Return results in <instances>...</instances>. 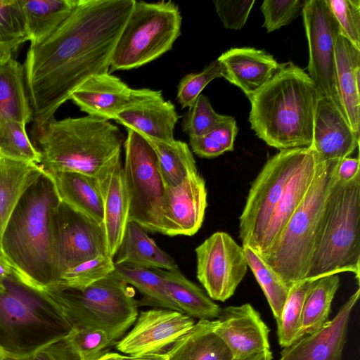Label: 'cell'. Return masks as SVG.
Listing matches in <instances>:
<instances>
[{"label": "cell", "instance_id": "obj_1", "mask_svg": "<svg viewBox=\"0 0 360 360\" xmlns=\"http://www.w3.org/2000/svg\"><path fill=\"white\" fill-rule=\"evenodd\" d=\"M135 0H79L49 37L30 44L23 65L32 129L46 123L90 77L109 72Z\"/></svg>", "mask_w": 360, "mask_h": 360}, {"label": "cell", "instance_id": "obj_2", "mask_svg": "<svg viewBox=\"0 0 360 360\" xmlns=\"http://www.w3.org/2000/svg\"><path fill=\"white\" fill-rule=\"evenodd\" d=\"M60 200L51 176L44 173L26 190L4 231L0 249L20 285L41 292L58 276L52 243V218Z\"/></svg>", "mask_w": 360, "mask_h": 360}, {"label": "cell", "instance_id": "obj_3", "mask_svg": "<svg viewBox=\"0 0 360 360\" xmlns=\"http://www.w3.org/2000/svg\"><path fill=\"white\" fill-rule=\"evenodd\" d=\"M319 96L315 84L302 68L290 61L279 64L272 77L248 98L251 129L280 150L309 147Z\"/></svg>", "mask_w": 360, "mask_h": 360}, {"label": "cell", "instance_id": "obj_4", "mask_svg": "<svg viewBox=\"0 0 360 360\" xmlns=\"http://www.w3.org/2000/svg\"><path fill=\"white\" fill-rule=\"evenodd\" d=\"M40 166L49 174L73 172L96 177L120 160L123 135L109 120L86 115L56 120L32 129Z\"/></svg>", "mask_w": 360, "mask_h": 360}, {"label": "cell", "instance_id": "obj_5", "mask_svg": "<svg viewBox=\"0 0 360 360\" xmlns=\"http://www.w3.org/2000/svg\"><path fill=\"white\" fill-rule=\"evenodd\" d=\"M340 160L319 162L303 200L276 240L259 255L290 288L306 277Z\"/></svg>", "mask_w": 360, "mask_h": 360}, {"label": "cell", "instance_id": "obj_6", "mask_svg": "<svg viewBox=\"0 0 360 360\" xmlns=\"http://www.w3.org/2000/svg\"><path fill=\"white\" fill-rule=\"evenodd\" d=\"M68 328H91L117 342L135 323L137 300L128 284L114 271L84 289L38 292Z\"/></svg>", "mask_w": 360, "mask_h": 360}, {"label": "cell", "instance_id": "obj_7", "mask_svg": "<svg viewBox=\"0 0 360 360\" xmlns=\"http://www.w3.org/2000/svg\"><path fill=\"white\" fill-rule=\"evenodd\" d=\"M342 272L354 274L359 283L360 174L346 183L336 180L305 278Z\"/></svg>", "mask_w": 360, "mask_h": 360}, {"label": "cell", "instance_id": "obj_8", "mask_svg": "<svg viewBox=\"0 0 360 360\" xmlns=\"http://www.w3.org/2000/svg\"><path fill=\"white\" fill-rule=\"evenodd\" d=\"M181 19L172 1H135L112 51L109 72L139 68L169 51L180 35Z\"/></svg>", "mask_w": 360, "mask_h": 360}, {"label": "cell", "instance_id": "obj_9", "mask_svg": "<svg viewBox=\"0 0 360 360\" xmlns=\"http://www.w3.org/2000/svg\"><path fill=\"white\" fill-rule=\"evenodd\" d=\"M124 146L122 168L129 199L128 221L138 224L146 232L172 236L165 184L152 146L141 134L130 129H127Z\"/></svg>", "mask_w": 360, "mask_h": 360}, {"label": "cell", "instance_id": "obj_10", "mask_svg": "<svg viewBox=\"0 0 360 360\" xmlns=\"http://www.w3.org/2000/svg\"><path fill=\"white\" fill-rule=\"evenodd\" d=\"M309 150V146L281 150L266 162L252 183L239 218L243 245L259 252L275 207Z\"/></svg>", "mask_w": 360, "mask_h": 360}, {"label": "cell", "instance_id": "obj_11", "mask_svg": "<svg viewBox=\"0 0 360 360\" xmlns=\"http://www.w3.org/2000/svg\"><path fill=\"white\" fill-rule=\"evenodd\" d=\"M52 243L58 279L74 266L100 255H109L103 224L61 201L52 218Z\"/></svg>", "mask_w": 360, "mask_h": 360}, {"label": "cell", "instance_id": "obj_12", "mask_svg": "<svg viewBox=\"0 0 360 360\" xmlns=\"http://www.w3.org/2000/svg\"><path fill=\"white\" fill-rule=\"evenodd\" d=\"M197 278L216 301L232 297L248 270L243 246L227 233L217 231L195 248Z\"/></svg>", "mask_w": 360, "mask_h": 360}, {"label": "cell", "instance_id": "obj_13", "mask_svg": "<svg viewBox=\"0 0 360 360\" xmlns=\"http://www.w3.org/2000/svg\"><path fill=\"white\" fill-rule=\"evenodd\" d=\"M309 47L308 75L319 95L336 99L335 52L340 30L325 0L304 1L302 11Z\"/></svg>", "mask_w": 360, "mask_h": 360}, {"label": "cell", "instance_id": "obj_14", "mask_svg": "<svg viewBox=\"0 0 360 360\" xmlns=\"http://www.w3.org/2000/svg\"><path fill=\"white\" fill-rule=\"evenodd\" d=\"M194 319L179 311L155 308L141 311L132 329L116 349L129 356L165 352L194 326Z\"/></svg>", "mask_w": 360, "mask_h": 360}, {"label": "cell", "instance_id": "obj_15", "mask_svg": "<svg viewBox=\"0 0 360 360\" xmlns=\"http://www.w3.org/2000/svg\"><path fill=\"white\" fill-rule=\"evenodd\" d=\"M216 320L214 332L233 359H246L270 349V330L250 304L221 309Z\"/></svg>", "mask_w": 360, "mask_h": 360}, {"label": "cell", "instance_id": "obj_16", "mask_svg": "<svg viewBox=\"0 0 360 360\" xmlns=\"http://www.w3.org/2000/svg\"><path fill=\"white\" fill-rule=\"evenodd\" d=\"M359 145V135L349 124L337 100L319 95L310 147L322 162L349 157Z\"/></svg>", "mask_w": 360, "mask_h": 360}, {"label": "cell", "instance_id": "obj_17", "mask_svg": "<svg viewBox=\"0 0 360 360\" xmlns=\"http://www.w3.org/2000/svg\"><path fill=\"white\" fill-rule=\"evenodd\" d=\"M360 295L353 293L332 320L319 330L304 335L283 347L278 360H343L351 313Z\"/></svg>", "mask_w": 360, "mask_h": 360}, {"label": "cell", "instance_id": "obj_18", "mask_svg": "<svg viewBox=\"0 0 360 360\" xmlns=\"http://www.w3.org/2000/svg\"><path fill=\"white\" fill-rule=\"evenodd\" d=\"M142 92L143 89H131L108 72L88 78L72 93L70 99L88 115L110 120L137 101Z\"/></svg>", "mask_w": 360, "mask_h": 360}, {"label": "cell", "instance_id": "obj_19", "mask_svg": "<svg viewBox=\"0 0 360 360\" xmlns=\"http://www.w3.org/2000/svg\"><path fill=\"white\" fill-rule=\"evenodd\" d=\"M179 117L174 105L164 99L161 91L143 89L140 98L120 111L115 120L143 136L170 142L174 140Z\"/></svg>", "mask_w": 360, "mask_h": 360}, {"label": "cell", "instance_id": "obj_20", "mask_svg": "<svg viewBox=\"0 0 360 360\" xmlns=\"http://www.w3.org/2000/svg\"><path fill=\"white\" fill-rule=\"evenodd\" d=\"M204 179L195 172L176 186H165V199L172 236H193L200 229L207 206Z\"/></svg>", "mask_w": 360, "mask_h": 360}, {"label": "cell", "instance_id": "obj_21", "mask_svg": "<svg viewBox=\"0 0 360 360\" xmlns=\"http://www.w3.org/2000/svg\"><path fill=\"white\" fill-rule=\"evenodd\" d=\"M217 60L221 77L239 87L248 98L272 77L280 64L272 55L252 47L230 49Z\"/></svg>", "mask_w": 360, "mask_h": 360}, {"label": "cell", "instance_id": "obj_22", "mask_svg": "<svg viewBox=\"0 0 360 360\" xmlns=\"http://www.w3.org/2000/svg\"><path fill=\"white\" fill-rule=\"evenodd\" d=\"M103 204V226L109 255L114 258L124 236L129 199L121 160L113 162L96 177Z\"/></svg>", "mask_w": 360, "mask_h": 360}, {"label": "cell", "instance_id": "obj_23", "mask_svg": "<svg viewBox=\"0 0 360 360\" xmlns=\"http://www.w3.org/2000/svg\"><path fill=\"white\" fill-rule=\"evenodd\" d=\"M360 49L341 34L335 52L336 100L353 131L360 129Z\"/></svg>", "mask_w": 360, "mask_h": 360}, {"label": "cell", "instance_id": "obj_24", "mask_svg": "<svg viewBox=\"0 0 360 360\" xmlns=\"http://www.w3.org/2000/svg\"><path fill=\"white\" fill-rule=\"evenodd\" d=\"M320 161L317 154L310 147V150L289 181L275 207L262 240L258 255L264 252L284 229L307 194Z\"/></svg>", "mask_w": 360, "mask_h": 360}, {"label": "cell", "instance_id": "obj_25", "mask_svg": "<svg viewBox=\"0 0 360 360\" xmlns=\"http://www.w3.org/2000/svg\"><path fill=\"white\" fill-rule=\"evenodd\" d=\"M47 174L52 179L61 202L103 224V198L96 177L73 172Z\"/></svg>", "mask_w": 360, "mask_h": 360}, {"label": "cell", "instance_id": "obj_26", "mask_svg": "<svg viewBox=\"0 0 360 360\" xmlns=\"http://www.w3.org/2000/svg\"><path fill=\"white\" fill-rule=\"evenodd\" d=\"M217 320H199L192 329L166 350L168 360H232L215 333Z\"/></svg>", "mask_w": 360, "mask_h": 360}, {"label": "cell", "instance_id": "obj_27", "mask_svg": "<svg viewBox=\"0 0 360 360\" xmlns=\"http://www.w3.org/2000/svg\"><path fill=\"white\" fill-rule=\"evenodd\" d=\"M114 261L116 265H129L148 269H178L174 260L160 248L138 224L128 221Z\"/></svg>", "mask_w": 360, "mask_h": 360}, {"label": "cell", "instance_id": "obj_28", "mask_svg": "<svg viewBox=\"0 0 360 360\" xmlns=\"http://www.w3.org/2000/svg\"><path fill=\"white\" fill-rule=\"evenodd\" d=\"M161 276L165 290L182 313L199 320L219 318L221 308L202 288L188 280L179 269H154Z\"/></svg>", "mask_w": 360, "mask_h": 360}, {"label": "cell", "instance_id": "obj_29", "mask_svg": "<svg viewBox=\"0 0 360 360\" xmlns=\"http://www.w3.org/2000/svg\"><path fill=\"white\" fill-rule=\"evenodd\" d=\"M44 172L39 165L0 155V243L5 227L20 199Z\"/></svg>", "mask_w": 360, "mask_h": 360}, {"label": "cell", "instance_id": "obj_30", "mask_svg": "<svg viewBox=\"0 0 360 360\" xmlns=\"http://www.w3.org/2000/svg\"><path fill=\"white\" fill-rule=\"evenodd\" d=\"M4 118L25 124L32 120L24 68L12 57L0 61V120Z\"/></svg>", "mask_w": 360, "mask_h": 360}, {"label": "cell", "instance_id": "obj_31", "mask_svg": "<svg viewBox=\"0 0 360 360\" xmlns=\"http://www.w3.org/2000/svg\"><path fill=\"white\" fill-rule=\"evenodd\" d=\"M30 44L53 33L71 14L79 0H18Z\"/></svg>", "mask_w": 360, "mask_h": 360}, {"label": "cell", "instance_id": "obj_32", "mask_svg": "<svg viewBox=\"0 0 360 360\" xmlns=\"http://www.w3.org/2000/svg\"><path fill=\"white\" fill-rule=\"evenodd\" d=\"M143 136V135H142ZM152 146L165 186H176L188 176L198 172L188 144L181 141L166 142L143 136Z\"/></svg>", "mask_w": 360, "mask_h": 360}, {"label": "cell", "instance_id": "obj_33", "mask_svg": "<svg viewBox=\"0 0 360 360\" xmlns=\"http://www.w3.org/2000/svg\"><path fill=\"white\" fill-rule=\"evenodd\" d=\"M339 286L338 274L314 281L304 302L298 339L319 330L329 321L331 304Z\"/></svg>", "mask_w": 360, "mask_h": 360}, {"label": "cell", "instance_id": "obj_34", "mask_svg": "<svg viewBox=\"0 0 360 360\" xmlns=\"http://www.w3.org/2000/svg\"><path fill=\"white\" fill-rule=\"evenodd\" d=\"M114 272L142 295L138 306H152L181 311L169 297L161 276L154 269L115 264Z\"/></svg>", "mask_w": 360, "mask_h": 360}, {"label": "cell", "instance_id": "obj_35", "mask_svg": "<svg viewBox=\"0 0 360 360\" xmlns=\"http://www.w3.org/2000/svg\"><path fill=\"white\" fill-rule=\"evenodd\" d=\"M248 266L252 271L277 322L289 295L290 288L262 260L250 247L242 245Z\"/></svg>", "mask_w": 360, "mask_h": 360}, {"label": "cell", "instance_id": "obj_36", "mask_svg": "<svg viewBox=\"0 0 360 360\" xmlns=\"http://www.w3.org/2000/svg\"><path fill=\"white\" fill-rule=\"evenodd\" d=\"M315 281L304 278L290 287L280 319L276 322L278 340L282 348L298 339L304 302Z\"/></svg>", "mask_w": 360, "mask_h": 360}, {"label": "cell", "instance_id": "obj_37", "mask_svg": "<svg viewBox=\"0 0 360 360\" xmlns=\"http://www.w3.org/2000/svg\"><path fill=\"white\" fill-rule=\"evenodd\" d=\"M25 124L4 118L0 120V155L40 165L41 154L31 142Z\"/></svg>", "mask_w": 360, "mask_h": 360}, {"label": "cell", "instance_id": "obj_38", "mask_svg": "<svg viewBox=\"0 0 360 360\" xmlns=\"http://www.w3.org/2000/svg\"><path fill=\"white\" fill-rule=\"evenodd\" d=\"M29 41L24 15L18 0H0V52L12 57Z\"/></svg>", "mask_w": 360, "mask_h": 360}, {"label": "cell", "instance_id": "obj_39", "mask_svg": "<svg viewBox=\"0 0 360 360\" xmlns=\"http://www.w3.org/2000/svg\"><path fill=\"white\" fill-rule=\"evenodd\" d=\"M114 270L113 258L108 255H100L67 269L61 274L55 287L50 290L84 289Z\"/></svg>", "mask_w": 360, "mask_h": 360}, {"label": "cell", "instance_id": "obj_40", "mask_svg": "<svg viewBox=\"0 0 360 360\" xmlns=\"http://www.w3.org/2000/svg\"><path fill=\"white\" fill-rule=\"evenodd\" d=\"M63 340L78 360H96L117 342L101 330L83 327L70 328Z\"/></svg>", "mask_w": 360, "mask_h": 360}, {"label": "cell", "instance_id": "obj_41", "mask_svg": "<svg viewBox=\"0 0 360 360\" xmlns=\"http://www.w3.org/2000/svg\"><path fill=\"white\" fill-rule=\"evenodd\" d=\"M223 117L217 113L209 98L200 94L182 121V129L189 137L207 134Z\"/></svg>", "mask_w": 360, "mask_h": 360}, {"label": "cell", "instance_id": "obj_42", "mask_svg": "<svg viewBox=\"0 0 360 360\" xmlns=\"http://www.w3.org/2000/svg\"><path fill=\"white\" fill-rule=\"evenodd\" d=\"M325 1L338 23L340 34L360 49V1Z\"/></svg>", "mask_w": 360, "mask_h": 360}, {"label": "cell", "instance_id": "obj_43", "mask_svg": "<svg viewBox=\"0 0 360 360\" xmlns=\"http://www.w3.org/2000/svg\"><path fill=\"white\" fill-rule=\"evenodd\" d=\"M221 77V68L216 60L198 73H190L180 81L177 98L182 108H191L203 89L214 79Z\"/></svg>", "mask_w": 360, "mask_h": 360}, {"label": "cell", "instance_id": "obj_44", "mask_svg": "<svg viewBox=\"0 0 360 360\" xmlns=\"http://www.w3.org/2000/svg\"><path fill=\"white\" fill-rule=\"evenodd\" d=\"M303 4L300 0H264L260 6L263 27L271 32L288 25L302 14Z\"/></svg>", "mask_w": 360, "mask_h": 360}, {"label": "cell", "instance_id": "obj_45", "mask_svg": "<svg viewBox=\"0 0 360 360\" xmlns=\"http://www.w3.org/2000/svg\"><path fill=\"white\" fill-rule=\"evenodd\" d=\"M63 334L53 338L29 351L11 352L8 359L10 360H78L64 342Z\"/></svg>", "mask_w": 360, "mask_h": 360}, {"label": "cell", "instance_id": "obj_46", "mask_svg": "<svg viewBox=\"0 0 360 360\" xmlns=\"http://www.w3.org/2000/svg\"><path fill=\"white\" fill-rule=\"evenodd\" d=\"M255 0H215L216 12L227 29L240 30L245 25Z\"/></svg>", "mask_w": 360, "mask_h": 360}, {"label": "cell", "instance_id": "obj_47", "mask_svg": "<svg viewBox=\"0 0 360 360\" xmlns=\"http://www.w3.org/2000/svg\"><path fill=\"white\" fill-rule=\"evenodd\" d=\"M237 133L238 127L235 118L223 115L221 120L206 135L218 142L226 151H233Z\"/></svg>", "mask_w": 360, "mask_h": 360}, {"label": "cell", "instance_id": "obj_48", "mask_svg": "<svg viewBox=\"0 0 360 360\" xmlns=\"http://www.w3.org/2000/svg\"><path fill=\"white\" fill-rule=\"evenodd\" d=\"M192 151L204 158H213L224 153L226 150L215 140L207 135L189 137Z\"/></svg>", "mask_w": 360, "mask_h": 360}, {"label": "cell", "instance_id": "obj_49", "mask_svg": "<svg viewBox=\"0 0 360 360\" xmlns=\"http://www.w3.org/2000/svg\"><path fill=\"white\" fill-rule=\"evenodd\" d=\"M359 172V157H347L341 160L337 169V180L346 183L352 180Z\"/></svg>", "mask_w": 360, "mask_h": 360}, {"label": "cell", "instance_id": "obj_50", "mask_svg": "<svg viewBox=\"0 0 360 360\" xmlns=\"http://www.w3.org/2000/svg\"><path fill=\"white\" fill-rule=\"evenodd\" d=\"M13 279V268L0 249V293L6 291V283Z\"/></svg>", "mask_w": 360, "mask_h": 360}, {"label": "cell", "instance_id": "obj_51", "mask_svg": "<svg viewBox=\"0 0 360 360\" xmlns=\"http://www.w3.org/2000/svg\"><path fill=\"white\" fill-rule=\"evenodd\" d=\"M167 358L166 352L141 356H124L122 354L120 356V360H165Z\"/></svg>", "mask_w": 360, "mask_h": 360}, {"label": "cell", "instance_id": "obj_52", "mask_svg": "<svg viewBox=\"0 0 360 360\" xmlns=\"http://www.w3.org/2000/svg\"><path fill=\"white\" fill-rule=\"evenodd\" d=\"M273 359V355L271 349H268L266 351H264L261 353H259L257 354H255L254 356H250L246 359H233L232 360H272Z\"/></svg>", "mask_w": 360, "mask_h": 360}, {"label": "cell", "instance_id": "obj_53", "mask_svg": "<svg viewBox=\"0 0 360 360\" xmlns=\"http://www.w3.org/2000/svg\"><path fill=\"white\" fill-rule=\"evenodd\" d=\"M120 354L116 352H107L96 360H120Z\"/></svg>", "mask_w": 360, "mask_h": 360}, {"label": "cell", "instance_id": "obj_54", "mask_svg": "<svg viewBox=\"0 0 360 360\" xmlns=\"http://www.w3.org/2000/svg\"><path fill=\"white\" fill-rule=\"evenodd\" d=\"M10 350L0 345V360H7L11 354Z\"/></svg>", "mask_w": 360, "mask_h": 360}, {"label": "cell", "instance_id": "obj_55", "mask_svg": "<svg viewBox=\"0 0 360 360\" xmlns=\"http://www.w3.org/2000/svg\"><path fill=\"white\" fill-rule=\"evenodd\" d=\"M7 58H9V57L6 56L4 54H3L2 53L0 52V61L3 60Z\"/></svg>", "mask_w": 360, "mask_h": 360}, {"label": "cell", "instance_id": "obj_56", "mask_svg": "<svg viewBox=\"0 0 360 360\" xmlns=\"http://www.w3.org/2000/svg\"><path fill=\"white\" fill-rule=\"evenodd\" d=\"M165 360H168V358H167V359H165Z\"/></svg>", "mask_w": 360, "mask_h": 360}, {"label": "cell", "instance_id": "obj_57", "mask_svg": "<svg viewBox=\"0 0 360 360\" xmlns=\"http://www.w3.org/2000/svg\"><path fill=\"white\" fill-rule=\"evenodd\" d=\"M7 360H10V359H8Z\"/></svg>", "mask_w": 360, "mask_h": 360}]
</instances>
